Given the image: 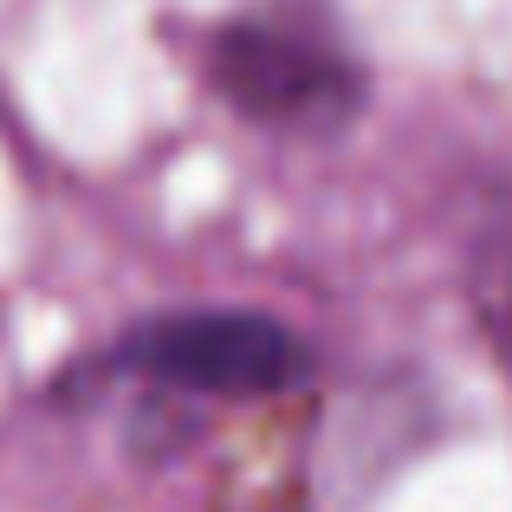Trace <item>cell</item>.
<instances>
[{"instance_id":"1","label":"cell","mask_w":512,"mask_h":512,"mask_svg":"<svg viewBox=\"0 0 512 512\" xmlns=\"http://www.w3.org/2000/svg\"><path fill=\"white\" fill-rule=\"evenodd\" d=\"M318 350L260 305H182L117 331L104 350L72 363L65 402L98 389H137L143 409L163 402H273L312 383Z\"/></svg>"},{"instance_id":"2","label":"cell","mask_w":512,"mask_h":512,"mask_svg":"<svg viewBox=\"0 0 512 512\" xmlns=\"http://www.w3.org/2000/svg\"><path fill=\"white\" fill-rule=\"evenodd\" d=\"M201 78L240 124L273 137H338L370 104V72L312 7L221 20L201 39Z\"/></svg>"},{"instance_id":"3","label":"cell","mask_w":512,"mask_h":512,"mask_svg":"<svg viewBox=\"0 0 512 512\" xmlns=\"http://www.w3.org/2000/svg\"><path fill=\"white\" fill-rule=\"evenodd\" d=\"M474 305H480V325H487L500 363L512 370V221L506 234L480 253V273H474Z\"/></svg>"}]
</instances>
